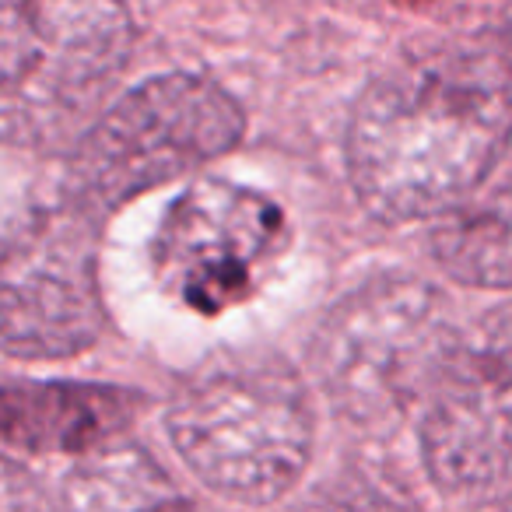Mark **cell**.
<instances>
[{
  "label": "cell",
  "instance_id": "obj_1",
  "mask_svg": "<svg viewBox=\"0 0 512 512\" xmlns=\"http://www.w3.org/2000/svg\"><path fill=\"white\" fill-rule=\"evenodd\" d=\"M512 141V32L481 29L379 74L348 123V176L383 221L463 204Z\"/></svg>",
  "mask_w": 512,
  "mask_h": 512
},
{
  "label": "cell",
  "instance_id": "obj_2",
  "mask_svg": "<svg viewBox=\"0 0 512 512\" xmlns=\"http://www.w3.org/2000/svg\"><path fill=\"white\" fill-rule=\"evenodd\" d=\"M186 467L239 502H274L302 477L313 407L302 376L267 348L214 351L186 372L169 404Z\"/></svg>",
  "mask_w": 512,
  "mask_h": 512
},
{
  "label": "cell",
  "instance_id": "obj_3",
  "mask_svg": "<svg viewBox=\"0 0 512 512\" xmlns=\"http://www.w3.org/2000/svg\"><path fill=\"white\" fill-rule=\"evenodd\" d=\"M456 337L439 288L376 278L330 309L313 341V369L344 421L383 432L425 404Z\"/></svg>",
  "mask_w": 512,
  "mask_h": 512
},
{
  "label": "cell",
  "instance_id": "obj_4",
  "mask_svg": "<svg viewBox=\"0 0 512 512\" xmlns=\"http://www.w3.org/2000/svg\"><path fill=\"white\" fill-rule=\"evenodd\" d=\"M242 123V109L214 81L197 74L148 78L85 130L67 169V200L92 218L113 211L232 151Z\"/></svg>",
  "mask_w": 512,
  "mask_h": 512
},
{
  "label": "cell",
  "instance_id": "obj_5",
  "mask_svg": "<svg viewBox=\"0 0 512 512\" xmlns=\"http://www.w3.org/2000/svg\"><path fill=\"white\" fill-rule=\"evenodd\" d=\"M134 25L102 0L0 4V113L11 144L71 134L127 64Z\"/></svg>",
  "mask_w": 512,
  "mask_h": 512
},
{
  "label": "cell",
  "instance_id": "obj_6",
  "mask_svg": "<svg viewBox=\"0 0 512 512\" xmlns=\"http://www.w3.org/2000/svg\"><path fill=\"white\" fill-rule=\"evenodd\" d=\"M432 481L463 502L512 491V306L456 337L421 407Z\"/></svg>",
  "mask_w": 512,
  "mask_h": 512
},
{
  "label": "cell",
  "instance_id": "obj_7",
  "mask_svg": "<svg viewBox=\"0 0 512 512\" xmlns=\"http://www.w3.org/2000/svg\"><path fill=\"white\" fill-rule=\"evenodd\" d=\"M0 309L4 348L15 358H67L99 337L92 214L64 200L8 225Z\"/></svg>",
  "mask_w": 512,
  "mask_h": 512
},
{
  "label": "cell",
  "instance_id": "obj_8",
  "mask_svg": "<svg viewBox=\"0 0 512 512\" xmlns=\"http://www.w3.org/2000/svg\"><path fill=\"white\" fill-rule=\"evenodd\" d=\"M285 246V214L264 193L228 179L186 186L155 235V271L197 313H221L253 292Z\"/></svg>",
  "mask_w": 512,
  "mask_h": 512
},
{
  "label": "cell",
  "instance_id": "obj_9",
  "mask_svg": "<svg viewBox=\"0 0 512 512\" xmlns=\"http://www.w3.org/2000/svg\"><path fill=\"white\" fill-rule=\"evenodd\" d=\"M137 397L113 386L85 383H15L4 397V435L32 453L46 449H95L134 418Z\"/></svg>",
  "mask_w": 512,
  "mask_h": 512
},
{
  "label": "cell",
  "instance_id": "obj_10",
  "mask_svg": "<svg viewBox=\"0 0 512 512\" xmlns=\"http://www.w3.org/2000/svg\"><path fill=\"white\" fill-rule=\"evenodd\" d=\"M64 502L67 512H204L176 477L134 442H109L74 463Z\"/></svg>",
  "mask_w": 512,
  "mask_h": 512
},
{
  "label": "cell",
  "instance_id": "obj_11",
  "mask_svg": "<svg viewBox=\"0 0 512 512\" xmlns=\"http://www.w3.org/2000/svg\"><path fill=\"white\" fill-rule=\"evenodd\" d=\"M432 253L463 285H512V183L456 207L432 232Z\"/></svg>",
  "mask_w": 512,
  "mask_h": 512
},
{
  "label": "cell",
  "instance_id": "obj_12",
  "mask_svg": "<svg viewBox=\"0 0 512 512\" xmlns=\"http://www.w3.org/2000/svg\"><path fill=\"white\" fill-rule=\"evenodd\" d=\"M278 512H421V505L393 474L348 467Z\"/></svg>",
  "mask_w": 512,
  "mask_h": 512
},
{
  "label": "cell",
  "instance_id": "obj_13",
  "mask_svg": "<svg viewBox=\"0 0 512 512\" xmlns=\"http://www.w3.org/2000/svg\"><path fill=\"white\" fill-rule=\"evenodd\" d=\"M502 512H512V491H509V498H505V505H502Z\"/></svg>",
  "mask_w": 512,
  "mask_h": 512
}]
</instances>
